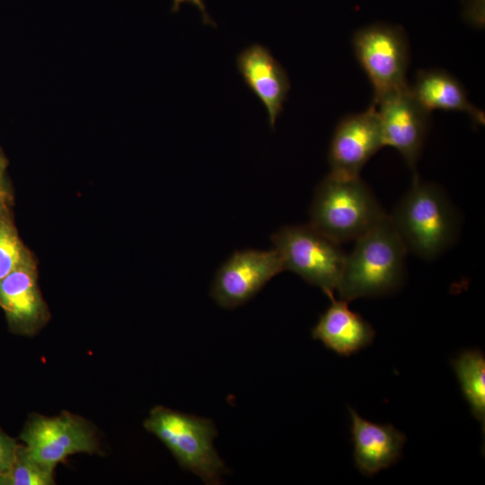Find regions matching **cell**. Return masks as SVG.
<instances>
[{"instance_id":"6da1fadb","label":"cell","mask_w":485,"mask_h":485,"mask_svg":"<svg viewBox=\"0 0 485 485\" xmlns=\"http://www.w3.org/2000/svg\"><path fill=\"white\" fill-rule=\"evenodd\" d=\"M346 254L337 287L348 303L360 297H375L394 292L402 284L407 248L387 215L355 240Z\"/></svg>"},{"instance_id":"7a4b0ae2","label":"cell","mask_w":485,"mask_h":485,"mask_svg":"<svg viewBox=\"0 0 485 485\" xmlns=\"http://www.w3.org/2000/svg\"><path fill=\"white\" fill-rule=\"evenodd\" d=\"M390 218L407 250L431 260L454 242L459 221L441 188L414 174L412 185Z\"/></svg>"},{"instance_id":"3957f363","label":"cell","mask_w":485,"mask_h":485,"mask_svg":"<svg viewBox=\"0 0 485 485\" xmlns=\"http://www.w3.org/2000/svg\"><path fill=\"white\" fill-rule=\"evenodd\" d=\"M387 214L360 178L329 173L317 186L310 207V225L340 244L355 241Z\"/></svg>"},{"instance_id":"277c9868","label":"cell","mask_w":485,"mask_h":485,"mask_svg":"<svg viewBox=\"0 0 485 485\" xmlns=\"http://www.w3.org/2000/svg\"><path fill=\"white\" fill-rule=\"evenodd\" d=\"M144 427L166 445L181 467L206 484H220L222 476L228 472L214 447L217 430L210 419L156 406L151 410Z\"/></svg>"},{"instance_id":"5b68a950","label":"cell","mask_w":485,"mask_h":485,"mask_svg":"<svg viewBox=\"0 0 485 485\" xmlns=\"http://www.w3.org/2000/svg\"><path fill=\"white\" fill-rule=\"evenodd\" d=\"M270 239L285 270L293 271L325 295L337 290L346 258L340 244L310 224L283 226Z\"/></svg>"},{"instance_id":"8992f818","label":"cell","mask_w":485,"mask_h":485,"mask_svg":"<svg viewBox=\"0 0 485 485\" xmlns=\"http://www.w3.org/2000/svg\"><path fill=\"white\" fill-rule=\"evenodd\" d=\"M356 58L373 88V103L407 87L409 42L401 26L376 22L357 30L352 37Z\"/></svg>"},{"instance_id":"52a82bcc","label":"cell","mask_w":485,"mask_h":485,"mask_svg":"<svg viewBox=\"0 0 485 485\" xmlns=\"http://www.w3.org/2000/svg\"><path fill=\"white\" fill-rule=\"evenodd\" d=\"M21 439L33 459L52 470L71 454H92L97 450L90 425L67 412L52 418L32 417L21 434Z\"/></svg>"},{"instance_id":"ba28073f","label":"cell","mask_w":485,"mask_h":485,"mask_svg":"<svg viewBox=\"0 0 485 485\" xmlns=\"http://www.w3.org/2000/svg\"><path fill=\"white\" fill-rule=\"evenodd\" d=\"M284 270L283 261L275 249L236 251L216 271L210 295L220 307L233 309L251 299Z\"/></svg>"},{"instance_id":"9c48e42d","label":"cell","mask_w":485,"mask_h":485,"mask_svg":"<svg viewBox=\"0 0 485 485\" xmlns=\"http://www.w3.org/2000/svg\"><path fill=\"white\" fill-rule=\"evenodd\" d=\"M384 145L396 149L416 173L426 142L430 113L412 95L410 85L383 96L375 103Z\"/></svg>"},{"instance_id":"30bf717a","label":"cell","mask_w":485,"mask_h":485,"mask_svg":"<svg viewBox=\"0 0 485 485\" xmlns=\"http://www.w3.org/2000/svg\"><path fill=\"white\" fill-rule=\"evenodd\" d=\"M384 146L375 106L348 114L339 121L331 140L330 172L341 177L359 176L369 159Z\"/></svg>"},{"instance_id":"8fae6325","label":"cell","mask_w":485,"mask_h":485,"mask_svg":"<svg viewBox=\"0 0 485 485\" xmlns=\"http://www.w3.org/2000/svg\"><path fill=\"white\" fill-rule=\"evenodd\" d=\"M235 63L247 87L265 107L269 124L274 129L291 87L287 71L270 50L259 43L243 48Z\"/></svg>"},{"instance_id":"7c38bea8","label":"cell","mask_w":485,"mask_h":485,"mask_svg":"<svg viewBox=\"0 0 485 485\" xmlns=\"http://www.w3.org/2000/svg\"><path fill=\"white\" fill-rule=\"evenodd\" d=\"M0 306L18 331L32 333L47 320V308L37 285V270L27 252L21 263L0 281Z\"/></svg>"},{"instance_id":"4fadbf2b","label":"cell","mask_w":485,"mask_h":485,"mask_svg":"<svg viewBox=\"0 0 485 485\" xmlns=\"http://www.w3.org/2000/svg\"><path fill=\"white\" fill-rule=\"evenodd\" d=\"M354 460L358 471L372 476L394 464L401 455L406 436L392 424H377L363 419L348 407Z\"/></svg>"},{"instance_id":"5bb4252c","label":"cell","mask_w":485,"mask_h":485,"mask_svg":"<svg viewBox=\"0 0 485 485\" xmlns=\"http://www.w3.org/2000/svg\"><path fill=\"white\" fill-rule=\"evenodd\" d=\"M326 295L331 304L312 329V337L342 356H349L370 345L375 335L371 324L350 310L347 301L337 300L331 292Z\"/></svg>"},{"instance_id":"9a60e30c","label":"cell","mask_w":485,"mask_h":485,"mask_svg":"<svg viewBox=\"0 0 485 485\" xmlns=\"http://www.w3.org/2000/svg\"><path fill=\"white\" fill-rule=\"evenodd\" d=\"M410 90L429 112L434 110L461 111L469 115L475 124L484 125V112L469 101L463 85L445 70H419Z\"/></svg>"},{"instance_id":"2e32d148","label":"cell","mask_w":485,"mask_h":485,"mask_svg":"<svg viewBox=\"0 0 485 485\" xmlns=\"http://www.w3.org/2000/svg\"><path fill=\"white\" fill-rule=\"evenodd\" d=\"M452 366L458 378L462 392L472 415L485 426V356L478 348L463 350L452 360Z\"/></svg>"},{"instance_id":"e0dca14e","label":"cell","mask_w":485,"mask_h":485,"mask_svg":"<svg viewBox=\"0 0 485 485\" xmlns=\"http://www.w3.org/2000/svg\"><path fill=\"white\" fill-rule=\"evenodd\" d=\"M54 470L33 459L24 445H20L15 462L3 477L0 485H51L54 484Z\"/></svg>"},{"instance_id":"ac0fdd59","label":"cell","mask_w":485,"mask_h":485,"mask_svg":"<svg viewBox=\"0 0 485 485\" xmlns=\"http://www.w3.org/2000/svg\"><path fill=\"white\" fill-rule=\"evenodd\" d=\"M28 251L9 220H0V281L12 272Z\"/></svg>"},{"instance_id":"d6986e66","label":"cell","mask_w":485,"mask_h":485,"mask_svg":"<svg viewBox=\"0 0 485 485\" xmlns=\"http://www.w3.org/2000/svg\"><path fill=\"white\" fill-rule=\"evenodd\" d=\"M20 445L0 428V477L13 467Z\"/></svg>"},{"instance_id":"ffe728a7","label":"cell","mask_w":485,"mask_h":485,"mask_svg":"<svg viewBox=\"0 0 485 485\" xmlns=\"http://www.w3.org/2000/svg\"><path fill=\"white\" fill-rule=\"evenodd\" d=\"M184 3L193 4L200 11L202 22L204 24L216 27V22L208 14L204 0H173L172 12L177 13L180 10L181 5Z\"/></svg>"},{"instance_id":"44dd1931","label":"cell","mask_w":485,"mask_h":485,"mask_svg":"<svg viewBox=\"0 0 485 485\" xmlns=\"http://www.w3.org/2000/svg\"><path fill=\"white\" fill-rule=\"evenodd\" d=\"M5 199H6L5 190H4L0 182V220L4 218V213L5 209Z\"/></svg>"},{"instance_id":"7402d4cb","label":"cell","mask_w":485,"mask_h":485,"mask_svg":"<svg viewBox=\"0 0 485 485\" xmlns=\"http://www.w3.org/2000/svg\"><path fill=\"white\" fill-rule=\"evenodd\" d=\"M2 168H3V164H2V162L0 160V172H1Z\"/></svg>"}]
</instances>
